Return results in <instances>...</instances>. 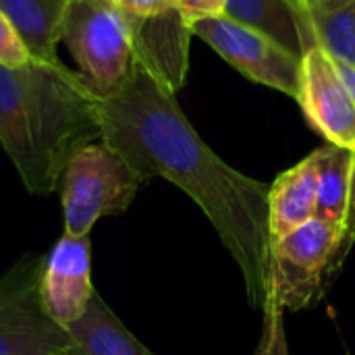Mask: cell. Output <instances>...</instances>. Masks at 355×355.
<instances>
[{
    "label": "cell",
    "instance_id": "6da1fadb",
    "mask_svg": "<svg viewBox=\"0 0 355 355\" xmlns=\"http://www.w3.org/2000/svg\"><path fill=\"white\" fill-rule=\"evenodd\" d=\"M100 139L141 177H162L187 193L212 223L243 277L256 310L270 293L268 189L229 166L193 129L177 102L137 62L110 96L98 100Z\"/></svg>",
    "mask_w": 355,
    "mask_h": 355
},
{
    "label": "cell",
    "instance_id": "7a4b0ae2",
    "mask_svg": "<svg viewBox=\"0 0 355 355\" xmlns=\"http://www.w3.org/2000/svg\"><path fill=\"white\" fill-rule=\"evenodd\" d=\"M98 100L62 60L0 64V146L29 193L56 191L73 154L100 139Z\"/></svg>",
    "mask_w": 355,
    "mask_h": 355
},
{
    "label": "cell",
    "instance_id": "3957f363",
    "mask_svg": "<svg viewBox=\"0 0 355 355\" xmlns=\"http://www.w3.org/2000/svg\"><path fill=\"white\" fill-rule=\"evenodd\" d=\"M144 183V177L104 139L85 144L67 162L58 185L64 233L89 235L100 218L125 212Z\"/></svg>",
    "mask_w": 355,
    "mask_h": 355
},
{
    "label": "cell",
    "instance_id": "277c9868",
    "mask_svg": "<svg viewBox=\"0 0 355 355\" xmlns=\"http://www.w3.org/2000/svg\"><path fill=\"white\" fill-rule=\"evenodd\" d=\"M60 44L98 98L119 89L135 64L131 29L116 0H71Z\"/></svg>",
    "mask_w": 355,
    "mask_h": 355
},
{
    "label": "cell",
    "instance_id": "5b68a950",
    "mask_svg": "<svg viewBox=\"0 0 355 355\" xmlns=\"http://www.w3.org/2000/svg\"><path fill=\"white\" fill-rule=\"evenodd\" d=\"M349 229L312 218L270 245V297L285 310L312 308L352 245Z\"/></svg>",
    "mask_w": 355,
    "mask_h": 355
},
{
    "label": "cell",
    "instance_id": "8992f818",
    "mask_svg": "<svg viewBox=\"0 0 355 355\" xmlns=\"http://www.w3.org/2000/svg\"><path fill=\"white\" fill-rule=\"evenodd\" d=\"M44 258H21L0 277V355H73L79 352L67 329L42 308Z\"/></svg>",
    "mask_w": 355,
    "mask_h": 355
},
{
    "label": "cell",
    "instance_id": "52a82bcc",
    "mask_svg": "<svg viewBox=\"0 0 355 355\" xmlns=\"http://www.w3.org/2000/svg\"><path fill=\"white\" fill-rule=\"evenodd\" d=\"M191 33L250 81L297 98L302 60L268 35L227 15L191 23Z\"/></svg>",
    "mask_w": 355,
    "mask_h": 355
},
{
    "label": "cell",
    "instance_id": "ba28073f",
    "mask_svg": "<svg viewBox=\"0 0 355 355\" xmlns=\"http://www.w3.org/2000/svg\"><path fill=\"white\" fill-rule=\"evenodd\" d=\"M297 104L327 144L355 152V102L341 79L335 60L322 50L312 48L302 58Z\"/></svg>",
    "mask_w": 355,
    "mask_h": 355
},
{
    "label": "cell",
    "instance_id": "9c48e42d",
    "mask_svg": "<svg viewBox=\"0 0 355 355\" xmlns=\"http://www.w3.org/2000/svg\"><path fill=\"white\" fill-rule=\"evenodd\" d=\"M94 293L89 235L62 233L42 262L40 302L44 312L58 327L69 329L83 316Z\"/></svg>",
    "mask_w": 355,
    "mask_h": 355
},
{
    "label": "cell",
    "instance_id": "30bf717a",
    "mask_svg": "<svg viewBox=\"0 0 355 355\" xmlns=\"http://www.w3.org/2000/svg\"><path fill=\"white\" fill-rule=\"evenodd\" d=\"M125 17L131 29L135 62L177 94L185 85L189 69L191 25L179 8L154 17Z\"/></svg>",
    "mask_w": 355,
    "mask_h": 355
},
{
    "label": "cell",
    "instance_id": "8fae6325",
    "mask_svg": "<svg viewBox=\"0 0 355 355\" xmlns=\"http://www.w3.org/2000/svg\"><path fill=\"white\" fill-rule=\"evenodd\" d=\"M318 150L281 173L268 189L270 245L316 218Z\"/></svg>",
    "mask_w": 355,
    "mask_h": 355
},
{
    "label": "cell",
    "instance_id": "7c38bea8",
    "mask_svg": "<svg viewBox=\"0 0 355 355\" xmlns=\"http://www.w3.org/2000/svg\"><path fill=\"white\" fill-rule=\"evenodd\" d=\"M302 12L304 0H227L225 8L229 19L268 35L300 60L312 50Z\"/></svg>",
    "mask_w": 355,
    "mask_h": 355
},
{
    "label": "cell",
    "instance_id": "4fadbf2b",
    "mask_svg": "<svg viewBox=\"0 0 355 355\" xmlns=\"http://www.w3.org/2000/svg\"><path fill=\"white\" fill-rule=\"evenodd\" d=\"M71 0H0V10L15 23L35 60L58 58L62 19Z\"/></svg>",
    "mask_w": 355,
    "mask_h": 355
},
{
    "label": "cell",
    "instance_id": "5bb4252c",
    "mask_svg": "<svg viewBox=\"0 0 355 355\" xmlns=\"http://www.w3.org/2000/svg\"><path fill=\"white\" fill-rule=\"evenodd\" d=\"M354 179L355 152L333 144L318 148L316 218L349 229Z\"/></svg>",
    "mask_w": 355,
    "mask_h": 355
},
{
    "label": "cell",
    "instance_id": "9a60e30c",
    "mask_svg": "<svg viewBox=\"0 0 355 355\" xmlns=\"http://www.w3.org/2000/svg\"><path fill=\"white\" fill-rule=\"evenodd\" d=\"M67 331L83 355H152L125 329L98 293H94L83 316Z\"/></svg>",
    "mask_w": 355,
    "mask_h": 355
},
{
    "label": "cell",
    "instance_id": "2e32d148",
    "mask_svg": "<svg viewBox=\"0 0 355 355\" xmlns=\"http://www.w3.org/2000/svg\"><path fill=\"white\" fill-rule=\"evenodd\" d=\"M304 29L312 48H322L333 60L355 67V0L335 8H306Z\"/></svg>",
    "mask_w": 355,
    "mask_h": 355
},
{
    "label": "cell",
    "instance_id": "e0dca14e",
    "mask_svg": "<svg viewBox=\"0 0 355 355\" xmlns=\"http://www.w3.org/2000/svg\"><path fill=\"white\" fill-rule=\"evenodd\" d=\"M33 54L25 44L23 35L15 27V23L0 10V64L2 67H25L33 62Z\"/></svg>",
    "mask_w": 355,
    "mask_h": 355
},
{
    "label": "cell",
    "instance_id": "ac0fdd59",
    "mask_svg": "<svg viewBox=\"0 0 355 355\" xmlns=\"http://www.w3.org/2000/svg\"><path fill=\"white\" fill-rule=\"evenodd\" d=\"M264 331L258 355H289L285 322H283V308L268 295L264 306Z\"/></svg>",
    "mask_w": 355,
    "mask_h": 355
},
{
    "label": "cell",
    "instance_id": "d6986e66",
    "mask_svg": "<svg viewBox=\"0 0 355 355\" xmlns=\"http://www.w3.org/2000/svg\"><path fill=\"white\" fill-rule=\"evenodd\" d=\"M177 8L183 15V19L191 25L202 19L225 15L227 0H177Z\"/></svg>",
    "mask_w": 355,
    "mask_h": 355
},
{
    "label": "cell",
    "instance_id": "ffe728a7",
    "mask_svg": "<svg viewBox=\"0 0 355 355\" xmlns=\"http://www.w3.org/2000/svg\"><path fill=\"white\" fill-rule=\"evenodd\" d=\"M116 4L129 17H154L177 8V0H116Z\"/></svg>",
    "mask_w": 355,
    "mask_h": 355
},
{
    "label": "cell",
    "instance_id": "44dd1931",
    "mask_svg": "<svg viewBox=\"0 0 355 355\" xmlns=\"http://www.w3.org/2000/svg\"><path fill=\"white\" fill-rule=\"evenodd\" d=\"M335 67H337L341 79L345 81V85H347V89H349V94H352V98H354L355 102V67L354 64L339 62V60H335Z\"/></svg>",
    "mask_w": 355,
    "mask_h": 355
},
{
    "label": "cell",
    "instance_id": "7402d4cb",
    "mask_svg": "<svg viewBox=\"0 0 355 355\" xmlns=\"http://www.w3.org/2000/svg\"><path fill=\"white\" fill-rule=\"evenodd\" d=\"M347 2H354V0H304V6L322 10V8H335V6H341V4H347Z\"/></svg>",
    "mask_w": 355,
    "mask_h": 355
},
{
    "label": "cell",
    "instance_id": "603a6c76",
    "mask_svg": "<svg viewBox=\"0 0 355 355\" xmlns=\"http://www.w3.org/2000/svg\"><path fill=\"white\" fill-rule=\"evenodd\" d=\"M349 237L355 241V179H354V196H352V210H349Z\"/></svg>",
    "mask_w": 355,
    "mask_h": 355
},
{
    "label": "cell",
    "instance_id": "cb8c5ba5",
    "mask_svg": "<svg viewBox=\"0 0 355 355\" xmlns=\"http://www.w3.org/2000/svg\"><path fill=\"white\" fill-rule=\"evenodd\" d=\"M77 355H83V354H81V349H79V354H77Z\"/></svg>",
    "mask_w": 355,
    "mask_h": 355
},
{
    "label": "cell",
    "instance_id": "d4e9b609",
    "mask_svg": "<svg viewBox=\"0 0 355 355\" xmlns=\"http://www.w3.org/2000/svg\"><path fill=\"white\" fill-rule=\"evenodd\" d=\"M73 355H75V354H73Z\"/></svg>",
    "mask_w": 355,
    "mask_h": 355
}]
</instances>
